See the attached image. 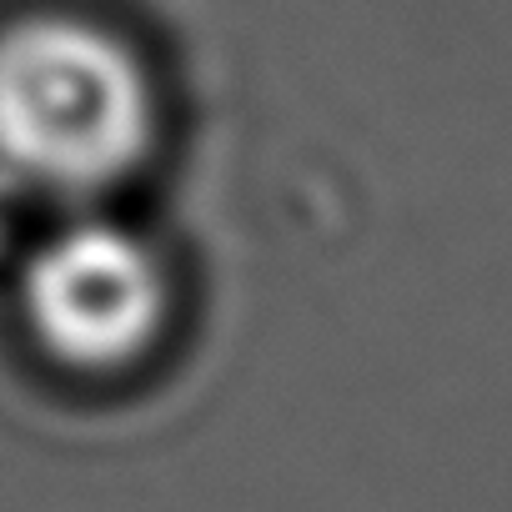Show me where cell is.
<instances>
[{"label":"cell","instance_id":"obj_2","mask_svg":"<svg viewBox=\"0 0 512 512\" xmlns=\"http://www.w3.org/2000/svg\"><path fill=\"white\" fill-rule=\"evenodd\" d=\"M31 337L71 372L111 377L146 362L176 317L166 251L111 216H81L46 236L21 272Z\"/></svg>","mask_w":512,"mask_h":512},{"label":"cell","instance_id":"obj_1","mask_svg":"<svg viewBox=\"0 0 512 512\" xmlns=\"http://www.w3.org/2000/svg\"><path fill=\"white\" fill-rule=\"evenodd\" d=\"M161 141L146 56L106 21L41 11L0 31V166L46 196H106Z\"/></svg>","mask_w":512,"mask_h":512}]
</instances>
